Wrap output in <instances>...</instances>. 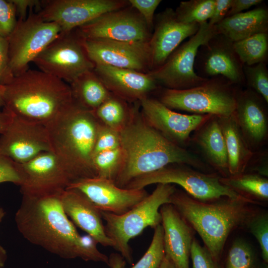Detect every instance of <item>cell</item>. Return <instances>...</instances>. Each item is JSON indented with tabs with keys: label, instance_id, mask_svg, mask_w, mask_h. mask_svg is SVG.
<instances>
[{
	"label": "cell",
	"instance_id": "1",
	"mask_svg": "<svg viewBox=\"0 0 268 268\" xmlns=\"http://www.w3.org/2000/svg\"><path fill=\"white\" fill-rule=\"evenodd\" d=\"M61 194L38 198L22 196L14 216L18 231L30 243L61 258H79L109 266V257L99 251L97 243L89 235H80L65 213Z\"/></svg>",
	"mask_w": 268,
	"mask_h": 268
},
{
	"label": "cell",
	"instance_id": "2",
	"mask_svg": "<svg viewBox=\"0 0 268 268\" xmlns=\"http://www.w3.org/2000/svg\"><path fill=\"white\" fill-rule=\"evenodd\" d=\"M133 113L120 131L124 164L114 181L125 188L134 179L173 164H183L198 169L206 164L195 154L170 141L144 119L139 102L134 103Z\"/></svg>",
	"mask_w": 268,
	"mask_h": 268
},
{
	"label": "cell",
	"instance_id": "3",
	"mask_svg": "<svg viewBox=\"0 0 268 268\" xmlns=\"http://www.w3.org/2000/svg\"><path fill=\"white\" fill-rule=\"evenodd\" d=\"M170 203L197 232L215 260L220 256L229 235L236 229L246 226L258 211L252 204L259 203L246 198L228 197L203 201L176 189Z\"/></svg>",
	"mask_w": 268,
	"mask_h": 268
},
{
	"label": "cell",
	"instance_id": "4",
	"mask_svg": "<svg viewBox=\"0 0 268 268\" xmlns=\"http://www.w3.org/2000/svg\"><path fill=\"white\" fill-rule=\"evenodd\" d=\"M3 110L46 126L73 103L69 85L41 70L28 69L5 85Z\"/></svg>",
	"mask_w": 268,
	"mask_h": 268
},
{
	"label": "cell",
	"instance_id": "5",
	"mask_svg": "<svg viewBox=\"0 0 268 268\" xmlns=\"http://www.w3.org/2000/svg\"><path fill=\"white\" fill-rule=\"evenodd\" d=\"M98 125L92 111L74 102L45 126L51 152L66 170L72 183L97 176L92 157Z\"/></svg>",
	"mask_w": 268,
	"mask_h": 268
},
{
	"label": "cell",
	"instance_id": "6",
	"mask_svg": "<svg viewBox=\"0 0 268 268\" xmlns=\"http://www.w3.org/2000/svg\"><path fill=\"white\" fill-rule=\"evenodd\" d=\"M176 188L171 184H157L151 194L126 213L117 215L101 211L105 221V232L126 262L133 265L132 250L129 242L147 227L155 228L161 223L160 207L170 203Z\"/></svg>",
	"mask_w": 268,
	"mask_h": 268
},
{
	"label": "cell",
	"instance_id": "7",
	"mask_svg": "<svg viewBox=\"0 0 268 268\" xmlns=\"http://www.w3.org/2000/svg\"><path fill=\"white\" fill-rule=\"evenodd\" d=\"M237 90L221 76L209 78L199 85L183 90L166 88L159 99L171 109L193 114L228 117L235 112Z\"/></svg>",
	"mask_w": 268,
	"mask_h": 268
},
{
	"label": "cell",
	"instance_id": "8",
	"mask_svg": "<svg viewBox=\"0 0 268 268\" xmlns=\"http://www.w3.org/2000/svg\"><path fill=\"white\" fill-rule=\"evenodd\" d=\"M183 164H173L137 178L125 189H140L153 184H175L194 199L209 201L223 197L245 198L222 184L221 176L195 170Z\"/></svg>",
	"mask_w": 268,
	"mask_h": 268
},
{
	"label": "cell",
	"instance_id": "9",
	"mask_svg": "<svg viewBox=\"0 0 268 268\" xmlns=\"http://www.w3.org/2000/svg\"><path fill=\"white\" fill-rule=\"evenodd\" d=\"M217 33L216 26H210L207 22L200 24L197 32L181 44L161 66L147 73L168 89L183 90L200 85L208 78L201 77L195 71L198 52Z\"/></svg>",
	"mask_w": 268,
	"mask_h": 268
},
{
	"label": "cell",
	"instance_id": "10",
	"mask_svg": "<svg viewBox=\"0 0 268 268\" xmlns=\"http://www.w3.org/2000/svg\"><path fill=\"white\" fill-rule=\"evenodd\" d=\"M32 62L41 71L68 84L83 73L93 70L95 67L76 29L62 32Z\"/></svg>",
	"mask_w": 268,
	"mask_h": 268
},
{
	"label": "cell",
	"instance_id": "11",
	"mask_svg": "<svg viewBox=\"0 0 268 268\" xmlns=\"http://www.w3.org/2000/svg\"><path fill=\"white\" fill-rule=\"evenodd\" d=\"M62 33L55 22L44 21L32 10L25 19L17 20L7 38L9 65L14 76L29 69V63Z\"/></svg>",
	"mask_w": 268,
	"mask_h": 268
},
{
	"label": "cell",
	"instance_id": "12",
	"mask_svg": "<svg viewBox=\"0 0 268 268\" xmlns=\"http://www.w3.org/2000/svg\"><path fill=\"white\" fill-rule=\"evenodd\" d=\"M76 29L85 39L149 42L152 34L142 17L130 5L105 13Z\"/></svg>",
	"mask_w": 268,
	"mask_h": 268
},
{
	"label": "cell",
	"instance_id": "13",
	"mask_svg": "<svg viewBox=\"0 0 268 268\" xmlns=\"http://www.w3.org/2000/svg\"><path fill=\"white\" fill-rule=\"evenodd\" d=\"M130 5L126 0H43L37 14L45 21L58 24L62 33L75 29L100 15Z\"/></svg>",
	"mask_w": 268,
	"mask_h": 268
},
{
	"label": "cell",
	"instance_id": "14",
	"mask_svg": "<svg viewBox=\"0 0 268 268\" xmlns=\"http://www.w3.org/2000/svg\"><path fill=\"white\" fill-rule=\"evenodd\" d=\"M19 166L21 173L20 191L23 196L38 198L61 194L72 183L51 151L42 152Z\"/></svg>",
	"mask_w": 268,
	"mask_h": 268
},
{
	"label": "cell",
	"instance_id": "15",
	"mask_svg": "<svg viewBox=\"0 0 268 268\" xmlns=\"http://www.w3.org/2000/svg\"><path fill=\"white\" fill-rule=\"evenodd\" d=\"M139 103L146 121L167 139L183 148L191 143V134L212 115L181 114L149 97Z\"/></svg>",
	"mask_w": 268,
	"mask_h": 268
},
{
	"label": "cell",
	"instance_id": "16",
	"mask_svg": "<svg viewBox=\"0 0 268 268\" xmlns=\"http://www.w3.org/2000/svg\"><path fill=\"white\" fill-rule=\"evenodd\" d=\"M83 39L87 54L95 65H105L145 73L150 71L148 42Z\"/></svg>",
	"mask_w": 268,
	"mask_h": 268
},
{
	"label": "cell",
	"instance_id": "17",
	"mask_svg": "<svg viewBox=\"0 0 268 268\" xmlns=\"http://www.w3.org/2000/svg\"><path fill=\"white\" fill-rule=\"evenodd\" d=\"M51 151L45 126L13 116L11 122L0 134V154L22 164L39 154Z\"/></svg>",
	"mask_w": 268,
	"mask_h": 268
},
{
	"label": "cell",
	"instance_id": "18",
	"mask_svg": "<svg viewBox=\"0 0 268 268\" xmlns=\"http://www.w3.org/2000/svg\"><path fill=\"white\" fill-rule=\"evenodd\" d=\"M67 188L83 193L101 211L117 215L126 213L149 195L144 188H122L113 181L98 177L76 181Z\"/></svg>",
	"mask_w": 268,
	"mask_h": 268
},
{
	"label": "cell",
	"instance_id": "19",
	"mask_svg": "<svg viewBox=\"0 0 268 268\" xmlns=\"http://www.w3.org/2000/svg\"><path fill=\"white\" fill-rule=\"evenodd\" d=\"M202 77L221 76L233 85L245 82L243 65L235 53L233 42L217 33L199 49Z\"/></svg>",
	"mask_w": 268,
	"mask_h": 268
},
{
	"label": "cell",
	"instance_id": "20",
	"mask_svg": "<svg viewBox=\"0 0 268 268\" xmlns=\"http://www.w3.org/2000/svg\"><path fill=\"white\" fill-rule=\"evenodd\" d=\"M199 28L198 23L180 21L171 8L159 13L154 24V32L148 42L150 71L161 66L182 42L194 35Z\"/></svg>",
	"mask_w": 268,
	"mask_h": 268
},
{
	"label": "cell",
	"instance_id": "21",
	"mask_svg": "<svg viewBox=\"0 0 268 268\" xmlns=\"http://www.w3.org/2000/svg\"><path fill=\"white\" fill-rule=\"evenodd\" d=\"M266 103L249 88L237 90L234 115L244 138L254 152L263 146L268 138V118L265 105Z\"/></svg>",
	"mask_w": 268,
	"mask_h": 268
},
{
	"label": "cell",
	"instance_id": "22",
	"mask_svg": "<svg viewBox=\"0 0 268 268\" xmlns=\"http://www.w3.org/2000/svg\"><path fill=\"white\" fill-rule=\"evenodd\" d=\"M93 71L111 93L129 103L139 102L158 88L147 73L100 64Z\"/></svg>",
	"mask_w": 268,
	"mask_h": 268
},
{
	"label": "cell",
	"instance_id": "23",
	"mask_svg": "<svg viewBox=\"0 0 268 268\" xmlns=\"http://www.w3.org/2000/svg\"><path fill=\"white\" fill-rule=\"evenodd\" d=\"M60 200L65 213L77 226L97 243L113 247V242L105 232L101 211L83 193L67 188Z\"/></svg>",
	"mask_w": 268,
	"mask_h": 268
},
{
	"label": "cell",
	"instance_id": "24",
	"mask_svg": "<svg viewBox=\"0 0 268 268\" xmlns=\"http://www.w3.org/2000/svg\"><path fill=\"white\" fill-rule=\"evenodd\" d=\"M159 212L165 254L177 268H190V251L194 238L193 228L171 203L163 204Z\"/></svg>",
	"mask_w": 268,
	"mask_h": 268
},
{
	"label": "cell",
	"instance_id": "25",
	"mask_svg": "<svg viewBox=\"0 0 268 268\" xmlns=\"http://www.w3.org/2000/svg\"><path fill=\"white\" fill-rule=\"evenodd\" d=\"M194 133L191 141L199 147L206 161L222 177L229 176L226 147L219 117L211 115Z\"/></svg>",
	"mask_w": 268,
	"mask_h": 268
},
{
	"label": "cell",
	"instance_id": "26",
	"mask_svg": "<svg viewBox=\"0 0 268 268\" xmlns=\"http://www.w3.org/2000/svg\"><path fill=\"white\" fill-rule=\"evenodd\" d=\"M216 26L218 33L232 42L258 33H268V10L258 7L227 17Z\"/></svg>",
	"mask_w": 268,
	"mask_h": 268
},
{
	"label": "cell",
	"instance_id": "27",
	"mask_svg": "<svg viewBox=\"0 0 268 268\" xmlns=\"http://www.w3.org/2000/svg\"><path fill=\"white\" fill-rule=\"evenodd\" d=\"M219 119L226 147L229 174L242 173L254 152L244 138L234 114L228 117H219Z\"/></svg>",
	"mask_w": 268,
	"mask_h": 268
},
{
	"label": "cell",
	"instance_id": "28",
	"mask_svg": "<svg viewBox=\"0 0 268 268\" xmlns=\"http://www.w3.org/2000/svg\"><path fill=\"white\" fill-rule=\"evenodd\" d=\"M69 85L74 102L90 111L95 110L111 94L93 70L83 73Z\"/></svg>",
	"mask_w": 268,
	"mask_h": 268
},
{
	"label": "cell",
	"instance_id": "29",
	"mask_svg": "<svg viewBox=\"0 0 268 268\" xmlns=\"http://www.w3.org/2000/svg\"><path fill=\"white\" fill-rule=\"evenodd\" d=\"M133 109V105L111 93L92 112L99 123L119 132L131 119Z\"/></svg>",
	"mask_w": 268,
	"mask_h": 268
},
{
	"label": "cell",
	"instance_id": "30",
	"mask_svg": "<svg viewBox=\"0 0 268 268\" xmlns=\"http://www.w3.org/2000/svg\"><path fill=\"white\" fill-rule=\"evenodd\" d=\"M220 182L239 195L251 200L268 199V180L263 176L244 172L221 177ZM258 202V201H257Z\"/></svg>",
	"mask_w": 268,
	"mask_h": 268
},
{
	"label": "cell",
	"instance_id": "31",
	"mask_svg": "<svg viewBox=\"0 0 268 268\" xmlns=\"http://www.w3.org/2000/svg\"><path fill=\"white\" fill-rule=\"evenodd\" d=\"M234 50L243 65L266 62L268 51V33H261L233 42Z\"/></svg>",
	"mask_w": 268,
	"mask_h": 268
},
{
	"label": "cell",
	"instance_id": "32",
	"mask_svg": "<svg viewBox=\"0 0 268 268\" xmlns=\"http://www.w3.org/2000/svg\"><path fill=\"white\" fill-rule=\"evenodd\" d=\"M124 156L120 147L97 153L92 157L96 177L114 182L124 164Z\"/></svg>",
	"mask_w": 268,
	"mask_h": 268
},
{
	"label": "cell",
	"instance_id": "33",
	"mask_svg": "<svg viewBox=\"0 0 268 268\" xmlns=\"http://www.w3.org/2000/svg\"><path fill=\"white\" fill-rule=\"evenodd\" d=\"M215 0H190L181 1L175 11L177 18L185 23L207 22L210 18Z\"/></svg>",
	"mask_w": 268,
	"mask_h": 268
},
{
	"label": "cell",
	"instance_id": "34",
	"mask_svg": "<svg viewBox=\"0 0 268 268\" xmlns=\"http://www.w3.org/2000/svg\"><path fill=\"white\" fill-rule=\"evenodd\" d=\"M165 255L164 231L160 224L154 228L152 240L147 250L131 268H159Z\"/></svg>",
	"mask_w": 268,
	"mask_h": 268
},
{
	"label": "cell",
	"instance_id": "35",
	"mask_svg": "<svg viewBox=\"0 0 268 268\" xmlns=\"http://www.w3.org/2000/svg\"><path fill=\"white\" fill-rule=\"evenodd\" d=\"M255 254L250 245L241 239L235 240L228 252L225 268H254Z\"/></svg>",
	"mask_w": 268,
	"mask_h": 268
},
{
	"label": "cell",
	"instance_id": "36",
	"mask_svg": "<svg viewBox=\"0 0 268 268\" xmlns=\"http://www.w3.org/2000/svg\"><path fill=\"white\" fill-rule=\"evenodd\" d=\"M245 82L268 103V70L266 62H262L253 66L243 65Z\"/></svg>",
	"mask_w": 268,
	"mask_h": 268
},
{
	"label": "cell",
	"instance_id": "37",
	"mask_svg": "<svg viewBox=\"0 0 268 268\" xmlns=\"http://www.w3.org/2000/svg\"><path fill=\"white\" fill-rule=\"evenodd\" d=\"M247 227L259 244L262 256L268 262V216L267 213L257 212L248 221Z\"/></svg>",
	"mask_w": 268,
	"mask_h": 268
},
{
	"label": "cell",
	"instance_id": "38",
	"mask_svg": "<svg viewBox=\"0 0 268 268\" xmlns=\"http://www.w3.org/2000/svg\"><path fill=\"white\" fill-rule=\"evenodd\" d=\"M120 146L119 132L99 123L93 155L102 151L116 149Z\"/></svg>",
	"mask_w": 268,
	"mask_h": 268
},
{
	"label": "cell",
	"instance_id": "39",
	"mask_svg": "<svg viewBox=\"0 0 268 268\" xmlns=\"http://www.w3.org/2000/svg\"><path fill=\"white\" fill-rule=\"evenodd\" d=\"M15 6L10 0H0V35L7 38L15 28L16 19Z\"/></svg>",
	"mask_w": 268,
	"mask_h": 268
},
{
	"label": "cell",
	"instance_id": "40",
	"mask_svg": "<svg viewBox=\"0 0 268 268\" xmlns=\"http://www.w3.org/2000/svg\"><path fill=\"white\" fill-rule=\"evenodd\" d=\"M190 257L193 268H217L208 250L205 246H201L195 238L191 245Z\"/></svg>",
	"mask_w": 268,
	"mask_h": 268
},
{
	"label": "cell",
	"instance_id": "41",
	"mask_svg": "<svg viewBox=\"0 0 268 268\" xmlns=\"http://www.w3.org/2000/svg\"><path fill=\"white\" fill-rule=\"evenodd\" d=\"M10 182L20 186L21 173L19 164L0 154V183Z\"/></svg>",
	"mask_w": 268,
	"mask_h": 268
},
{
	"label": "cell",
	"instance_id": "42",
	"mask_svg": "<svg viewBox=\"0 0 268 268\" xmlns=\"http://www.w3.org/2000/svg\"><path fill=\"white\" fill-rule=\"evenodd\" d=\"M130 5L142 17L150 31L154 28V12L160 0H129Z\"/></svg>",
	"mask_w": 268,
	"mask_h": 268
},
{
	"label": "cell",
	"instance_id": "43",
	"mask_svg": "<svg viewBox=\"0 0 268 268\" xmlns=\"http://www.w3.org/2000/svg\"><path fill=\"white\" fill-rule=\"evenodd\" d=\"M14 77L9 65L8 40L0 35V84L6 85Z\"/></svg>",
	"mask_w": 268,
	"mask_h": 268
},
{
	"label": "cell",
	"instance_id": "44",
	"mask_svg": "<svg viewBox=\"0 0 268 268\" xmlns=\"http://www.w3.org/2000/svg\"><path fill=\"white\" fill-rule=\"evenodd\" d=\"M231 0H215L212 13L208 24L210 26H216L227 16L230 9Z\"/></svg>",
	"mask_w": 268,
	"mask_h": 268
},
{
	"label": "cell",
	"instance_id": "45",
	"mask_svg": "<svg viewBox=\"0 0 268 268\" xmlns=\"http://www.w3.org/2000/svg\"><path fill=\"white\" fill-rule=\"evenodd\" d=\"M15 6L16 14H18L20 19L26 18L27 11L32 10L33 8L40 9L43 0H10Z\"/></svg>",
	"mask_w": 268,
	"mask_h": 268
},
{
	"label": "cell",
	"instance_id": "46",
	"mask_svg": "<svg viewBox=\"0 0 268 268\" xmlns=\"http://www.w3.org/2000/svg\"><path fill=\"white\" fill-rule=\"evenodd\" d=\"M262 0H231L230 9L227 17L231 16L248 9L253 6L262 3Z\"/></svg>",
	"mask_w": 268,
	"mask_h": 268
},
{
	"label": "cell",
	"instance_id": "47",
	"mask_svg": "<svg viewBox=\"0 0 268 268\" xmlns=\"http://www.w3.org/2000/svg\"><path fill=\"white\" fill-rule=\"evenodd\" d=\"M126 261L119 254L112 253L109 257V266L111 268H124Z\"/></svg>",
	"mask_w": 268,
	"mask_h": 268
},
{
	"label": "cell",
	"instance_id": "48",
	"mask_svg": "<svg viewBox=\"0 0 268 268\" xmlns=\"http://www.w3.org/2000/svg\"><path fill=\"white\" fill-rule=\"evenodd\" d=\"M12 117L10 114L4 110L0 112V134L7 129L12 121Z\"/></svg>",
	"mask_w": 268,
	"mask_h": 268
},
{
	"label": "cell",
	"instance_id": "49",
	"mask_svg": "<svg viewBox=\"0 0 268 268\" xmlns=\"http://www.w3.org/2000/svg\"><path fill=\"white\" fill-rule=\"evenodd\" d=\"M5 215V212L2 207L0 205V223L1 222ZM7 259V254L6 250L0 244V267H3Z\"/></svg>",
	"mask_w": 268,
	"mask_h": 268
},
{
	"label": "cell",
	"instance_id": "50",
	"mask_svg": "<svg viewBox=\"0 0 268 268\" xmlns=\"http://www.w3.org/2000/svg\"><path fill=\"white\" fill-rule=\"evenodd\" d=\"M159 268H177L170 258L165 254Z\"/></svg>",
	"mask_w": 268,
	"mask_h": 268
},
{
	"label": "cell",
	"instance_id": "51",
	"mask_svg": "<svg viewBox=\"0 0 268 268\" xmlns=\"http://www.w3.org/2000/svg\"><path fill=\"white\" fill-rule=\"evenodd\" d=\"M5 93V86L0 84V112H1V109L4 107V97Z\"/></svg>",
	"mask_w": 268,
	"mask_h": 268
},
{
	"label": "cell",
	"instance_id": "52",
	"mask_svg": "<svg viewBox=\"0 0 268 268\" xmlns=\"http://www.w3.org/2000/svg\"><path fill=\"white\" fill-rule=\"evenodd\" d=\"M0 268H3L2 267H0Z\"/></svg>",
	"mask_w": 268,
	"mask_h": 268
}]
</instances>
